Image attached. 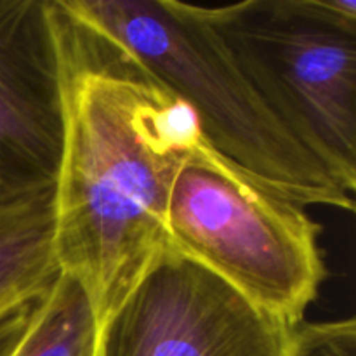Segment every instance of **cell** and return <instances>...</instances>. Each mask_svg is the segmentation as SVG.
Wrapping results in <instances>:
<instances>
[{
    "instance_id": "obj_6",
    "label": "cell",
    "mask_w": 356,
    "mask_h": 356,
    "mask_svg": "<svg viewBox=\"0 0 356 356\" xmlns=\"http://www.w3.org/2000/svg\"><path fill=\"white\" fill-rule=\"evenodd\" d=\"M61 146L49 0H0V207L54 190Z\"/></svg>"
},
{
    "instance_id": "obj_8",
    "label": "cell",
    "mask_w": 356,
    "mask_h": 356,
    "mask_svg": "<svg viewBox=\"0 0 356 356\" xmlns=\"http://www.w3.org/2000/svg\"><path fill=\"white\" fill-rule=\"evenodd\" d=\"M97 322L79 282L59 273L13 356H96Z\"/></svg>"
},
{
    "instance_id": "obj_5",
    "label": "cell",
    "mask_w": 356,
    "mask_h": 356,
    "mask_svg": "<svg viewBox=\"0 0 356 356\" xmlns=\"http://www.w3.org/2000/svg\"><path fill=\"white\" fill-rule=\"evenodd\" d=\"M292 329L169 243L99 325L96 356H287Z\"/></svg>"
},
{
    "instance_id": "obj_9",
    "label": "cell",
    "mask_w": 356,
    "mask_h": 356,
    "mask_svg": "<svg viewBox=\"0 0 356 356\" xmlns=\"http://www.w3.org/2000/svg\"><path fill=\"white\" fill-rule=\"evenodd\" d=\"M287 356H356L355 318L298 323Z\"/></svg>"
},
{
    "instance_id": "obj_7",
    "label": "cell",
    "mask_w": 356,
    "mask_h": 356,
    "mask_svg": "<svg viewBox=\"0 0 356 356\" xmlns=\"http://www.w3.org/2000/svg\"><path fill=\"white\" fill-rule=\"evenodd\" d=\"M59 273L54 190L0 207V313L44 294Z\"/></svg>"
},
{
    "instance_id": "obj_10",
    "label": "cell",
    "mask_w": 356,
    "mask_h": 356,
    "mask_svg": "<svg viewBox=\"0 0 356 356\" xmlns=\"http://www.w3.org/2000/svg\"><path fill=\"white\" fill-rule=\"evenodd\" d=\"M45 292L0 313V356H13L16 351L17 344L21 343L28 327L31 325L35 315H37V309Z\"/></svg>"
},
{
    "instance_id": "obj_4",
    "label": "cell",
    "mask_w": 356,
    "mask_h": 356,
    "mask_svg": "<svg viewBox=\"0 0 356 356\" xmlns=\"http://www.w3.org/2000/svg\"><path fill=\"white\" fill-rule=\"evenodd\" d=\"M320 233L306 207L233 169L204 141L170 191V245L289 327L305 322L325 280Z\"/></svg>"
},
{
    "instance_id": "obj_2",
    "label": "cell",
    "mask_w": 356,
    "mask_h": 356,
    "mask_svg": "<svg viewBox=\"0 0 356 356\" xmlns=\"http://www.w3.org/2000/svg\"><path fill=\"white\" fill-rule=\"evenodd\" d=\"M190 106L205 145L294 204L353 212L355 198L273 113L202 13L179 0H68Z\"/></svg>"
},
{
    "instance_id": "obj_3",
    "label": "cell",
    "mask_w": 356,
    "mask_h": 356,
    "mask_svg": "<svg viewBox=\"0 0 356 356\" xmlns=\"http://www.w3.org/2000/svg\"><path fill=\"white\" fill-rule=\"evenodd\" d=\"M202 13L282 124L353 195L355 0H245Z\"/></svg>"
},
{
    "instance_id": "obj_1",
    "label": "cell",
    "mask_w": 356,
    "mask_h": 356,
    "mask_svg": "<svg viewBox=\"0 0 356 356\" xmlns=\"http://www.w3.org/2000/svg\"><path fill=\"white\" fill-rule=\"evenodd\" d=\"M49 14L63 99L56 257L99 329L169 245L170 191L204 139L190 106L68 0Z\"/></svg>"
}]
</instances>
